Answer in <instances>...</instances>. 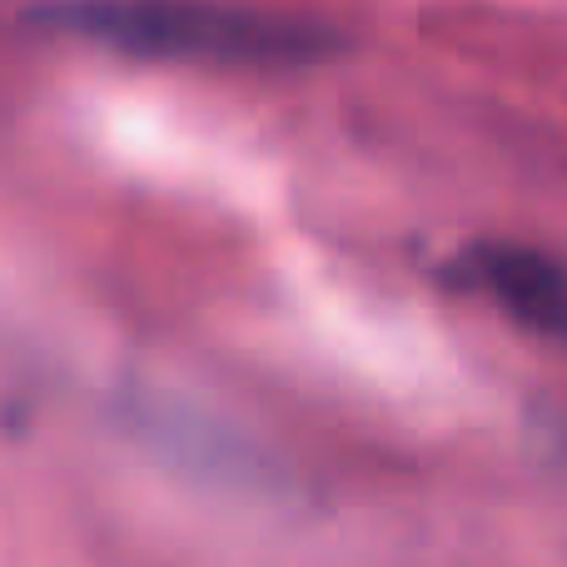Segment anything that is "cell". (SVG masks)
<instances>
[{
	"instance_id": "6da1fadb",
	"label": "cell",
	"mask_w": 567,
	"mask_h": 567,
	"mask_svg": "<svg viewBox=\"0 0 567 567\" xmlns=\"http://www.w3.org/2000/svg\"><path fill=\"white\" fill-rule=\"evenodd\" d=\"M40 20L90 45L140 60H195L239 70H299L339 50V30L279 10L215 0H60Z\"/></svg>"
},
{
	"instance_id": "7a4b0ae2",
	"label": "cell",
	"mask_w": 567,
	"mask_h": 567,
	"mask_svg": "<svg viewBox=\"0 0 567 567\" xmlns=\"http://www.w3.org/2000/svg\"><path fill=\"white\" fill-rule=\"evenodd\" d=\"M463 275H468V284H478L493 303H503L518 323H528L533 333L567 339V269L543 249L478 245L463 259Z\"/></svg>"
}]
</instances>
